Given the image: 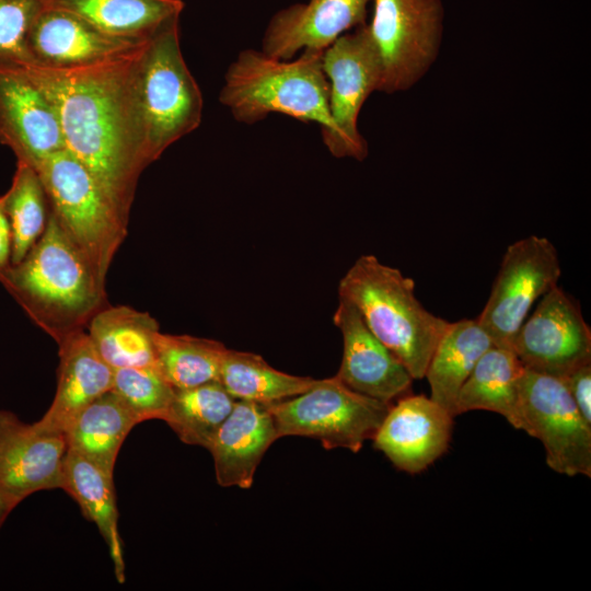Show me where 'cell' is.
<instances>
[{
	"label": "cell",
	"instance_id": "cell-1",
	"mask_svg": "<svg viewBox=\"0 0 591 591\" xmlns=\"http://www.w3.org/2000/svg\"><path fill=\"white\" fill-rule=\"evenodd\" d=\"M144 42L121 55L76 67L12 62L53 103L66 149L127 220L138 178L149 165L136 101V63Z\"/></svg>",
	"mask_w": 591,
	"mask_h": 591
},
{
	"label": "cell",
	"instance_id": "cell-2",
	"mask_svg": "<svg viewBox=\"0 0 591 591\" xmlns=\"http://www.w3.org/2000/svg\"><path fill=\"white\" fill-rule=\"evenodd\" d=\"M0 280L56 340L104 308V282L51 211L40 237Z\"/></svg>",
	"mask_w": 591,
	"mask_h": 591
},
{
	"label": "cell",
	"instance_id": "cell-3",
	"mask_svg": "<svg viewBox=\"0 0 591 591\" xmlns=\"http://www.w3.org/2000/svg\"><path fill=\"white\" fill-rule=\"evenodd\" d=\"M322 56L323 50L308 49L298 58L282 60L262 50L244 49L224 73L219 101L243 124L252 125L278 113L316 123L321 136L326 135L333 124Z\"/></svg>",
	"mask_w": 591,
	"mask_h": 591
},
{
	"label": "cell",
	"instance_id": "cell-4",
	"mask_svg": "<svg viewBox=\"0 0 591 591\" xmlns=\"http://www.w3.org/2000/svg\"><path fill=\"white\" fill-rule=\"evenodd\" d=\"M339 298L351 302L371 333L422 379L450 322L425 309L415 282L374 255L360 256L339 281Z\"/></svg>",
	"mask_w": 591,
	"mask_h": 591
},
{
	"label": "cell",
	"instance_id": "cell-5",
	"mask_svg": "<svg viewBox=\"0 0 591 591\" xmlns=\"http://www.w3.org/2000/svg\"><path fill=\"white\" fill-rule=\"evenodd\" d=\"M136 101L148 164L199 127L202 95L181 49L179 18L141 45L136 63Z\"/></svg>",
	"mask_w": 591,
	"mask_h": 591
},
{
	"label": "cell",
	"instance_id": "cell-6",
	"mask_svg": "<svg viewBox=\"0 0 591 591\" xmlns=\"http://www.w3.org/2000/svg\"><path fill=\"white\" fill-rule=\"evenodd\" d=\"M36 171L50 211L104 282L127 233L128 220L91 172L67 149L48 157Z\"/></svg>",
	"mask_w": 591,
	"mask_h": 591
},
{
	"label": "cell",
	"instance_id": "cell-7",
	"mask_svg": "<svg viewBox=\"0 0 591 591\" xmlns=\"http://www.w3.org/2000/svg\"><path fill=\"white\" fill-rule=\"evenodd\" d=\"M278 438L303 436L317 439L325 449L358 452L380 428L391 403L361 394L337 375L316 380L305 392L265 404Z\"/></svg>",
	"mask_w": 591,
	"mask_h": 591
},
{
	"label": "cell",
	"instance_id": "cell-8",
	"mask_svg": "<svg viewBox=\"0 0 591 591\" xmlns=\"http://www.w3.org/2000/svg\"><path fill=\"white\" fill-rule=\"evenodd\" d=\"M369 25L376 49L379 92L393 94L413 88L439 56L444 9L441 0H373Z\"/></svg>",
	"mask_w": 591,
	"mask_h": 591
},
{
	"label": "cell",
	"instance_id": "cell-9",
	"mask_svg": "<svg viewBox=\"0 0 591 591\" xmlns=\"http://www.w3.org/2000/svg\"><path fill=\"white\" fill-rule=\"evenodd\" d=\"M322 67L329 83L333 128L322 140L335 158L363 161L368 142L360 134L362 105L381 82L380 60L369 25L364 23L339 36L323 50Z\"/></svg>",
	"mask_w": 591,
	"mask_h": 591
},
{
	"label": "cell",
	"instance_id": "cell-10",
	"mask_svg": "<svg viewBox=\"0 0 591 591\" xmlns=\"http://www.w3.org/2000/svg\"><path fill=\"white\" fill-rule=\"evenodd\" d=\"M558 252L544 236L529 235L510 244L488 300L476 320L496 346L511 348L535 301L558 286Z\"/></svg>",
	"mask_w": 591,
	"mask_h": 591
},
{
	"label": "cell",
	"instance_id": "cell-11",
	"mask_svg": "<svg viewBox=\"0 0 591 591\" xmlns=\"http://www.w3.org/2000/svg\"><path fill=\"white\" fill-rule=\"evenodd\" d=\"M521 430L538 439L547 465L567 476H591V425L564 381L524 369L520 385Z\"/></svg>",
	"mask_w": 591,
	"mask_h": 591
},
{
	"label": "cell",
	"instance_id": "cell-12",
	"mask_svg": "<svg viewBox=\"0 0 591 591\" xmlns=\"http://www.w3.org/2000/svg\"><path fill=\"white\" fill-rule=\"evenodd\" d=\"M511 349L524 368L564 378L591 361V331L580 306L556 286L524 320Z\"/></svg>",
	"mask_w": 591,
	"mask_h": 591
},
{
	"label": "cell",
	"instance_id": "cell-13",
	"mask_svg": "<svg viewBox=\"0 0 591 591\" xmlns=\"http://www.w3.org/2000/svg\"><path fill=\"white\" fill-rule=\"evenodd\" d=\"M67 451L63 433L0 410V491L15 507L34 493L62 488Z\"/></svg>",
	"mask_w": 591,
	"mask_h": 591
},
{
	"label": "cell",
	"instance_id": "cell-14",
	"mask_svg": "<svg viewBox=\"0 0 591 591\" xmlns=\"http://www.w3.org/2000/svg\"><path fill=\"white\" fill-rule=\"evenodd\" d=\"M0 142L37 170L66 149L58 114L45 93L14 63L0 60Z\"/></svg>",
	"mask_w": 591,
	"mask_h": 591
},
{
	"label": "cell",
	"instance_id": "cell-15",
	"mask_svg": "<svg viewBox=\"0 0 591 591\" xmlns=\"http://www.w3.org/2000/svg\"><path fill=\"white\" fill-rule=\"evenodd\" d=\"M454 416L426 395H404L391 405L372 438L398 470L425 471L449 448Z\"/></svg>",
	"mask_w": 591,
	"mask_h": 591
},
{
	"label": "cell",
	"instance_id": "cell-16",
	"mask_svg": "<svg viewBox=\"0 0 591 591\" xmlns=\"http://www.w3.org/2000/svg\"><path fill=\"white\" fill-rule=\"evenodd\" d=\"M343 335L341 363L336 374L350 389L391 403L407 395L413 376L368 328L356 306L339 298L333 316Z\"/></svg>",
	"mask_w": 591,
	"mask_h": 591
},
{
	"label": "cell",
	"instance_id": "cell-17",
	"mask_svg": "<svg viewBox=\"0 0 591 591\" xmlns=\"http://www.w3.org/2000/svg\"><path fill=\"white\" fill-rule=\"evenodd\" d=\"M372 0H309L293 3L269 20L262 51L288 60L303 50H324L339 36L366 23Z\"/></svg>",
	"mask_w": 591,
	"mask_h": 591
},
{
	"label": "cell",
	"instance_id": "cell-18",
	"mask_svg": "<svg viewBox=\"0 0 591 591\" xmlns=\"http://www.w3.org/2000/svg\"><path fill=\"white\" fill-rule=\"evenodd\" d=\"M139 44L109 36L74 13L45 4L27 37L30 62L49 67L94 63Z\"/></svg>",
	"mask_w": 591,
	"mask_h": 591
},
{
	"label": "cell",
	"instance_id": "cell-19",
	"mask_svg": "<svg viewBox=\"0 0 591 591\" xmlns=\"http://www.w3.org/2000/svg\"><path fill=\"white\" fill-rule=\"evenodd\" d=\"M56 341L60 358L57 389L50 407L36 422L46 430L65 434L79 412L112 390L114 370L82 328L72 329Z\"/></svg>",
	"mask_w": 591,
	"mask_h": 591
},
{
	"label": "cell",
	"instance_id": "cell-20",
	"mask_svg": "<svg viewBox=\"0 0 591 591\" xmlns=\"http://www.w3.org/2000/svg\"><path fill=\"white\" fill-rule=\"evenodd\" d=\"M277 439L274 418L265 404L236 401L207 449L217 483L250 488L260 460Z\"/></svg>",
	"mask_w": 591,
	"mask_h": 591
},
{
	"label": "cell",
	"instance_id": "cell-21",
	"mask_svg": "<svg viewBox=\"0 0 591 591\" xmlns=\"http://www.w3.org/2000/svg\"><path fill=\"white\" fill-rule=\"evenodd\" d=\"M524 367L511 348L491 346L462 385L455 415L488 410L521 429L520 385Z\"/></svg>",
	"mask_w": 591,
	"mask_h": 591
},
{
	"label": "cell",
	"instance_id": "cell-22",
	"mask_svg": "<svg viewBox=\"0 0 591 591\" xmlns=\"http://www.w3.org/2000/svg\"><path fill=\"white\" fill-rule=\"evenodd\" d=\"M61 489L78 502L84 517L97 526L108 547L116 579L123 583L125 581V560L123 542L118 531V510L113 473L83 455L68 450L63 464Z\"/></svg>",
	"mask_w": 591,
	"mask_h": 591
},
{
	"label": "cell",
	"instance_id": "cell-23",
	"mask_svg": "<svg viewBox=\"0 0 591 591\" xmlns=\"http://www.w3.org/2000/svg\"><path fill=\"white\" fill-rule=\"evenodd\" d=\"M50 8L79 15L103 33L141 43L179 18L182 0H43Z\"/></svg>",
	"mask_w": 591,
	"mask_h": 591
},
{
	"label": "cell",
	"instance_id": "cell-24",
	"mask_svg": "<svg viewBox=\"0 0 591 591\" xmlns=\"http://www.w3.org/2000/svg\"><path fill=\"white\" fill-rule=\"evenodd\" d=\"M159 324L149 313L132 308L107 306L89 321V336L102 359L114 370L157 367Z\"/></svg>",
	"mask_w": 591,
	"mask_h": 591
},
{
	"label": "cell",
	"instance_id": "cell-25",
	"mask_svg": "<svg viewBox=\"0 0 591 591\" xmlns=\"http://www.w3.org/2000/svg\"><path fill=\"white\" fill-rule=\"evenodd\" d=\"M478 321L450 322L429 360L425 378L430 398L454 417L459 392L479 358L494 346Z\"/></svg>",
	"mask_w": 591,
	"mask_h": 591
},
{
	"label": "cell",
	"instance_id": "cell-26",
	"mask_svg": "<svg viewBox=\"0 0 591 591\" xmlns=\"http://www.w3.org/2000/svg\"><path fill=\"white\" fill-rule=\"evenodd\" d=\"M136 425L132 414L109 390L86 405L69 424L65 431L68 450L113 473L121 444Z\"/></svg>",
	"mask_w": 591,
	"mask_h": 591
},
{
	"label": "cell",
	"instance_id": "cell-27",
	"mask_svg": "<svg viewBox=\"0 0 591 591\" xmlns=\"http://www.w3.org/2000/svg\"><path fill=\"white\" fill-rule=\"evenodd\" d=\"M218 381L235 399L269 404L305 392L316 380L281 372L259 355L227 348Z\"/></svg>",
	"mask_w": 591,
	"mask_h": 591
},
{
	"label": "cell",
	"instance_id": "cell-28",
	"mask_svg": "<svg viewBox=\"0 0 591 591\" xmlns=\"http://www.w3.org/2000/svg\"><path fill=\"white\" fill-rule=\"evenodd\" d=\"M235 402L219 381L175 389L163 420L184 443L208 449Z\"/></svg>",
	"mask_w": 591,
	"mask_h": 591
},
{
	"label": "cell",
	"instance_id": "cell-29",
	"mask_svg": "<svg viewBox=\"0 0 591 591\" xmlns=\"http://www.w3.org/2000/svg\"><path fill=\"white\" fill-rule=\"evenodd\" d=\"M225 349L213 339L159 332L155 337L157 369L174 389L218 381Z\"/></svg>",
	"mask_w": 591,
	"mask_h": 591
},
{
	"label": "cell",
	"instance_id": "cell-30",
	"mask_svg": "<svg viewBox=\"0 0 591 591\" xmlns=\"http://www.w3.org/2000/svg\"><path fill=\"white\" fill-rule=\"evenodd\" d=\"M3 196L12 232L10 265H16L46 228L47 195L38 172L27 163L18 161L12 184Z\"/></svg>",
	"mask_w": 591,
	"mask_h": 591
},
{
	"label": "cell",
	"instance_id": "cell-31",
	"mask_svg": "<svg viewBox=\"0 0 591 591\" xmlns=\"http://www.w3.org/2000/svg\"><path fill=\"white\" fill-rule=\"evenodd\" d=\"M112 391L139 424L163 420L175 389L157 367H129L114 369Z\"/></svg>",
	"mask_w": 591,
	"mask_h": 591
},
{
	"label": "cell",
	"instance_id": "cell-32",
	"mask_svg": "<svg viewBox=\"0 0 591 591\" xmlns=\"http://www.w3.org/2000/svg\"><path fill=\"white\" fill-rule=\"evenodd\" d=\"M43 0H0V60L30 62L27 37Z\"/></svg>",
	"mask_w": 591,
	"mask_h": 591
},
{
	"label": "cell",
	"instance_id": "cell-33",
	"mask_svg": "<svg viewBox=\"0 0 591 591\" xmlns=\"http://www.w3.org/2000/svg\"><path fill=\"white\" fill-rule=\"evenodd\" d=\"M584 420L591 425V361L560 378Z\"/></svg>",
	"mask_w": 591,
	"mask_h": 591
},
{
	"label": "cell",
	"instance_id": "cell-34",
	"mask_svg": "<svg viewBox=\"0 0 591 591\" xmlns=\"http://www.w3.org/2000/svg\"><path fill=\"white\" fill-rule=\"evenodd\" d=\"M12 232L4 208V196H0V271L10 266Z\"/></svg>",
	"mask_w": 591,
	"mask_h": 591
},
{
	"label": "cell",
	"instance_id": "cell-35",
	"mask_svg": "<svg viewBox=\"0 0 591 591\" xmlns=\"http://www.w3.org/2000/svg\"><path fill=\"white\" fill-rule=\"evenodd\" d=\"M15 506L0 491V529Z\"/></svg>",
	"mask_w": 591,
	"mask_h": 591
}]
</instances>
